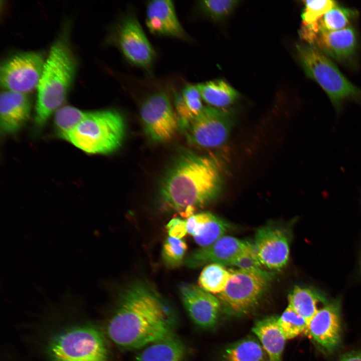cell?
Masks as SVG:
<instances>
[{
	"instance_id": "6da1fadb",
	"label": "cell",
	"mask_w": 361,
	"mask_h": 361,
	"mask_svg": "<svg viewBox=\"0 0 361 361\" xmlns=\"http://www.w3.org/2000/svg\"><path fill=\"white\" fill-rule=\"evenodd\" d=\"M173 314L148 284L136 281L120 294L107 326L111 340L124 349H136L173 334Z\"/></svg>"
},
{
	"instance_id": "7a4b0ae2",
	"label": "cell",
	"mask_w": 361,
	"mask_h": 361,
	"mask_svg": "<svg viewBox=\"0 0 361 361\" xmlns=\"http://www.w3.org/2000/svg\"><path fill=\"white\" fill-rule=\"evenodd\" d=\"M222 186L221 169L216 159L185 151L176 157L163 176L158 197L163 206L187 219L197 208L215 199Z\"/></svg>"
},
{
	"instance_id": "3957f363",
	"label": "cell",
	"mask_w": 361,
	"mask_h": 361,
	"mask_svg": "<svg viewBox=\"0 0 361 361\" xmlns=\"http://www.w3.org/2000/svg\"><path fill=\"white\" fill-rule=\"evenodd\" d=\"M77 60L65 34L52 46L37 87L34 123L42 128L65 101L74 80Z\"/></svg>"
},
{
	"instance_id": "277c9868",
	"label": "cell",
	"mask_w": 361,
	"mask_h": 361,
	"mask_svg": "<svg viewBox=\"0 0 361 361\" xmlns=\"http://www.w3.org/2000/svg\"><path fill=\"white\" fill-rule=\"evenodd\" d=\"M125 133L122 116L112 110L89 111L61 138L88 154H108L122 144Z\"/></svg>"
},
{
	"instance_id": "5b68a950",
	"label": "cell",
	"mask_w": 361,
	"mask_h": 361,
	"mask_svg": "<svg viewBox=\"0 0 361 361\" xmlns=\"http://www.w3.org/2000/svg\"><path fill=\"white\" fill-rule=\"evenodd\" d=\"M297 50L306 75L324 90L337 113L341 111L346 100L361 102V90L347 79L334 64L315 46L307 43L300 44L297 46Z\"/></svg>"
},
{
	"instance_id": "8992f818",
	"label": "cell",
	"mask_w": 361,
	"mask_h": 361,
	"mask_svg": "<svg viewBox=\"0 0 361 361\" xmlns=\"http://www.w3.org/2000/svg\"><path fill=\"white\" fill-rule=\"evenodd\" d=\"M48 352L53 361H109L104 335L93 326L73 327L57 334Z\"/></svg>"
},
{
	"instance_id": "52a82bcc",
	"label": "cell",
	"mask_w": 361,
	"mask_h": 361,
	"mask_svg": "<svg viewBox=\"0 0 361 361\" xmlns=\"http://www.w3.org/2000/svg\"><path fill=\"white\" fill-rule=\"evenodd\" d=\"M230 271L228 283L218 298L229 313L236 316L248 314L259 304L267 289L270 276L264 270L252 272L238 269Z\"/></svg>"
},
{
	"instance_id": "ba28073f",
	"label": "cell",
	"mask_w": 361,
	"mask_h": 361,
	"mask_svg": "<svg viewBox=\"0 0 361 361\" xmlns=\"http://www.w3.org/2000/svg\"><path fill=\"white\" fill-rule=\"evenodd\" d=\"M233 116L225 109L204 107L182 130L189 142L213 148L228 140L233 127Z\"/></svg>"
},
{
	"instance_id": "9c48e42d",
	"label": "cell",
	"mask_w": 361,
	"mask_h": 361,
	"mask_svg": "<svg viewBox=\"0 0 361 361\" xmlns=\"http://www.w3.org/2000/svg\"><path fill=\"white\" fill-rule=\"evenodd\" d=\"M46 59L39 52H25L15 54L2 64L1 86L9 90L27 94L37 88Z\"/></svg>"
},
{
	"instance_id": "30bf717a",
	"label": "cell",
	"mask_w": 361,
	"mask_h": 361,
	"mask_svg": "<svg viewBox=\"0 0 361 361\" xmlns=\"http://www.w3.org/2000/svg\"><path fill=\"white\" fill-rule=\"evenodd\" d=\"M140 115L146 135L155 142L169 140L179 128L171 104L162 93H154L146 98Z\"/></svg>"
},
{
	"instance_id": "8fae6325",
	"label": "cell",
	"mask_w": 361,
	"mask_h": 361,
	"mask_svg": "<svg viewBox=\"0 0 361 361\" xmlns=\"http://www.w3.org/2000/svg\"><path fill=\"white\" fill-rule=\"evenodd\" d=\"M317 346L326 353L339 345L341 334L340 302L329 300L308 322L305 330Z\"/></svg>"
},
{
	"instance_id": "7c38bea8",
	"label": "cell",
	"mask_w": 361,
	"mask_h": 361,
	"mask_svg": "<svg viewBox=\"0 0 361 361\" xmlns=\"http://www.w3.org/2000/svg\"><path fill=\"white\" fill-rule=\"evenodd\" d=\"M253 245L262 265L271 269L279 270L287 263L289 237L284 229L273 225L259 229Z\"/></svg>"
},
{
	"instance_id": "4fadbf2b",
	"label": "cell",
	"mask_w": 361,
	"mask_h": 361,
	"mask_svg": "<svg viewBox=\"0 0 361 361\" xmlns=\"http://www.w3.org/2000/svg\"><path fill=\"white\" fill-rule=\"evenodd\" d=\"M179 290L182 302L193 321L203 328L214 327L221 311L219 299L194 284H185Z\"/></svg>"
},
{
	"instance_id": "5bb4252c",
	"label": "cell",
	"mask_w": 361,
	"mask_h": 361,
	"mask_svg": "<svg viewBox=\"0 0 361 361\" xmlns=\"http://www.w3.org/2000/svg\"><path fill=\"white\" fill-rule=\"evenodd\" d=\"M118 41L122 52L131 63L144 68L152 64L154 51L136 19L124 20L118 31Z\"/></svg>"
},
{
	"instance_id": "9a60e30c",
	"label": "cell",
	"mask_w": 361,
	"mask_h": 361,
	"mask_svg": "<svg viewBox=\"0 0 361 361\" xmlns=\"http://www.w3.org/2000/svg\"><path fill=\"white\" fill-rule=\"evenodd\" d=\"M249 243L233 237L224 236L211 245L191 253L185 259L184 263L192 268L212 263L230 265Z\"/></svg>"
},
{
	"instance_id": "2e32d148",
	"label": "cell",
	"mask_w": 361,
	"mask_h": 361,
	"mask_svg": "<svg viewBox=\"0 0 361 361\" xmlns=\"http://www.w3.org/2000/svg\"><path fill=\"white\" fill-rule=\"evenodd\" d=\"M31 102L26 94L5 90L0 97V125L4 134L18 132L27 122Z\"/></svg>"
},
{
	"instance_id": "e0dca14e",
	"label": "cell",
	"mask_w": 361,
	"mask_h": 361,
	"mask_svg": "<svg viewBox=\"0 0 361 361\" xmlns=\"http://www.w3.org/2000/svg\"><path fill=\"white\" fill-rule=\"evenodd\" d=\"M311 45L326 56L340 63L348 64L355 52L356 33L353 29L348 27L337 31H320Z\"/></svg>"
},
{
	"instance_id": "ac0fdd59",
	"label": "cell",
	"mask_w": 361,
	"mask_h": 361,
	"mask_svg": "<svg viewBox=\"0 0 361 361\" xmlns=\"http://www.w3.org/2000/svg\"><path fill=\"white\" fill-rule=\"evenodd\" d=\"M146 24L153 34L184 38L185 33L170 1L155 0L147 5Z\"/></svg>"
},
{
	"instance_id": "d6986e66",
	"label": "cell",
	"mask_w": 361,
	"mask_h": 361,
	"mask_svg": "<svg viewBox=\"0 0 361 361\" xmlns=\"http://www.w3.org/2000/svg\"><path fill=\"white\" fill-rule=\"evenodd\" d=\"M277 317L271 316L257 321L252 331L263 346L268 361H281L286 340L277 323Z\"/></svg>"
},
{
	"instance_id": "ffe728a7",
	"label": "cell",
	"mask_w": 361,
	"mask_h": 361,
	"mask_svg": "<svg viewBox=\"0 0 361 361\" xmlns=\"http://www.w3.org/2000/svg\"><path fill=\"white\" fill-rule=\"evenodd\" d=\"M288 305L307 321L329 300L324 293L313 288L295 286L288 296Z\"/></svg>"
},
{
	"instance_id": "44dd1931",
	"label": "cell",
	"mask_w": 361,
	"mask_h": 361,
	"mask_svg": "<svg viewBox=\"0 0 361 361\" xmlns=\"http://www.w3.org/2000/svg\"><path fill=\"white\" fill-rule=\"evenodd\" d=\"M135 361H183L185 349L173 334L145 346Z\"/></svg>"
},
{
	"instance_id": "7402d4cb",
	"label": "cell",
	"mask_w": 361,
	"mask_h": 361,
	"mask_svg": "<svg viewBox=\"0 0 361 361\" xmlns=\"http://www.w3.org/2000/svg\"><path fill=\"white\" fill-rule=\"evenodd\" d=\"M196 86L203 100L215 108L224 109L233 104L238 97L237 91L221 80L208 81Z\"/></svg>"
},
{
	"instance_id": "603a6c76",
	"label": "cell",
	"mask_w": 361,
	"mask_h": 361,
	"mask_svg": "<svg viewBox=\"0 0 361 361\" xmlns=\"http://www.w3.org/2000/svg\"><path fill=\"white\" fill-rule=\"evenodd\" d=\"M201 94L197 87L188 85L183 89L180 95L174 99L179 127L183 129L204 107Z\"/></svg>"
},
{
	"instance_id": "cb8c5ba5",
	"label": "cell",
	"mask_w": 361,
	"mask_h": 361,
	"mask_svg": "<svg viewBox=\"0 0 361 361\" xmlns=\"http://www.w3.org/2000/svg\"><path fill=\"white\" fill-rule=\"evenodd\" d=\"M225 361H268L258 339L248 337L228 346L223 354Z\"/></svg>"
},
{
	"instance_id": "d4e9b609",
	"label": "cell",
	"mask_w": 361,
	"mask_h": 361,
	"mask_svg": "<svg viewBox=\"0 0 361 361\" xmlns=\"http://www.w3.org/2000/svg\"><path fill=\"white\" fill-rule=\"evenodd\" d=\"M231 276L224 265L212 263L206 266L199 278L200 287L211 293L219 294L226 288Z\"/></svg>"
},
{
	"instance_id": "484cf974",
	"label": "cell",
	"mask_w": 361,
	"mask_h": 361,
	"mask_svg": "<svg viewBox=\"0 0 361 361\" xmlns=\"http://www.w3.org/2000/svg\"><path fill=\"white\" fill-rule=\"evenodd\" d=\"M88 112L71 106L59 108L55 113L54 118V126L57 135L61 138L80 123Z\"/></svg>"
},
{
	"instance_id": "4316f807",
	"label": "cell",
	"mask_w": 361,
	"mask_h": 361,
	"mask_svg": "<svg viewBox=\"0 0 361 361\" xmlns=\"http://www.w3.org/2000/svg\"><path fill=\"white\" fill-rule=\"evenodd\" d=\"M355 16L356 12L353 10L336 5L319 20V31H332L344 29Z\"/></svg>"
},
{
	"instance_id": "83f0119b",
	"label": "cell",
	"mask_w": 361,
	"mask_h": 361,
	"mask_svg": "<svg viewBox=\"0 0 361 361\" xmlns=\"http://www.w3.org/2000/svg\"><path fill=\"white\" fill-rule=\"evenodd\" d=\"M277 323L286 339L293 338L305 332L308 322L289 306L277 318Z\"/></svg>"
},
{
	"instance_id": "f1b7e54d",
	"label": "cell",
	"mask_w": 361,
	"mask_h": 361,
	"mask_svg": "<svg viewBox=\"0 0 361 361\" xmlns=\"http://www.w3.org/2000/svg\"><path fill=\"white\" fill-rule=\"evenodd\" d=\"M228 228L225 221L214 215L194 239L200 246L207 247L223 237Z\"/></svg>"
},
{
	"instance_id": "f546056e",
	"label": "cell",
	"mask_w": 361,
	"mask_h": 361,
	"mask_svg": "<svg viewBox=\"0 0 361 361\" xmlns=\"http://www.w3.org/2000/svg\"><path fill=\"white\" fill-rule=\"evenodd\" d=\"M188 247L181 239L168 237L164 241L161 256L164 264L169 268L178 267L184 262Z\"/></svg>"
},
{
	"instance_id": "4dcf8cb0",
	"label": "cell",
	"mask_w": 361,
	"mask_h": 361,
	"mask_svg": "<svg viewBox=\"0 0 361 361\" xmlns=\"http://www.w3.org/2000/svg\"><path fill=\"white\" fill-rule=\"evenodd\" d=\"M301 14L302 24H316L319 20L332 8L336 6V2L331 0L305 1Z\"/></svg>"
},
{
	"instance_id": "1f68e13d",
	"label": "cell",
	"mask_w": 361,
	"mask_h": 361,
	"mask_svg": "<svg viewBox=\"0 0 361 361\" xmlns=\"http://www.w3.org/2000/svg\"><path fill=\"white\" fill-rule=\"evenodd\" d=\"M238 3L233 0H208L200 2L204 12L214 20H219L228 16Z\"/></svg>"
},
{
	"instance_id": "d6a6232c",
	"label": "cell",
	"mask_w": 361,
	"mask_h": 361,
	"mask_svg": "<svg viewBox=\"0 0 361 361\" xmlns=\"http://www.w3.org/2000/svg\"><path fill=\"white\" fill-rule=\"evenodd\" d=\"M230 265L248 271L260 272L263 270L261 269L262 264L258 259L253 244L250 242L246 248L231 262Z\"/></svg>"
},
{
	"instance_id": "836d02e7",
	"label": "cell",
	"mask_w": 361,
	"mask_h": 361,
	"mask_svg": "<svg viewBox=\"0 0 361 361\" xmlns=\"http://www.w3.org/2000/svg\"><path fill=\"white\" fill-rule=\"evenodd\" d=\"M213 216L211 213L203 212L194 214L186 219L187 233L193 237L197 236Z\"/></svg>"
},
{
	"instance_id": "e575fe53",
	"label": "cell",
	"mask_w": 361,
	"mask_h": 361,
	"mask_svg": "<svg viewBox=\"0 0 361 361\" xmlns=\"http://www.w3.org/2000/svg\"><path fill=\"white\" fill-rule=\"evenodd\" d=\"M166 228L170 237L180 239L187 234L186 220L173 218L167 224Z\"/></svg>"
},
{
	"instance_id": "d590c367",
	"label": "cell",
	"mask_w": 361,
	"mask_h": 361,
	"mask_svg": "<svg viewBox=\"0 0 361 361\" xmlns=\"http://www.w3.org/2000/svg\"><path fill=\"white\" fill-rule=\"evenodd\" d=\"M338 361H361V352L353 351L344 354Z\"/></svg>"
},
{
	"instance_id": "8d00e7d4",
	"label": "cell",
	"mask_w": 361,
	"mask_h": 361,
	"mask_svg": "<svg viewBox=\"0 0 361 361\" xmlns=\"http://www.w3.org/2000/svg\"><path fill=\"white\" fill-rule=\"evenodd\" d=\"M360 269H361V259H360Z\"/></svg>"
}]
</instances>
